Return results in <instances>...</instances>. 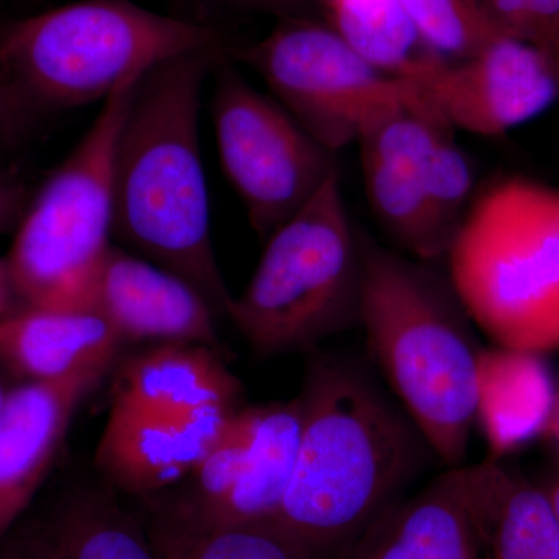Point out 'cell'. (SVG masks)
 Instances as JSON below:
<instances>
[{
	"instance_id": "cell-1",
	"label": "cell",
	"mask_w": 559,
	"mask_h": 559,
	"mask_svg": "<svg viewBox=\"0 0 559 559\" xmlns=\"http://www.w3.org/2000/svg\"><path fill=\"white\" fill-rule=\"evenodd\" d=\"M296 471L277 522L329 559L440 463L389 389L358 360L311 352Z\"/></svg>"
},
{
	"instance_id": "cell-2",
	"label": "cell",
	"mask_w": 559,
	"mask_h": 559,
	"mask_svg": "<svg viewBox=\"0 0 559 559\" xmlns=\"http://www.w3.org/2000/svg\"><path fill=\"white\" fill-rule=\"evenodd\" d=\"M230 49L194 51L148 70L114 157V238L189 282L218 318H227L234 296L213 252L200 112L205 80Z\"/></svg>"
},
{
	"instance_id": "cell-3",
	"label": "cell",
	"mask_w": 559,
	"mask_h": 559,
	"mask_svg": "<svg viewBox=\"0 0 559 559\" xmlns=\"http://www.w3.org/2000/svg\"><path fill=\"white\" fill-rule=\"evenodd\" d=\"M360 240L359 326L371 358L441 465H466L484 348L476 323L447 271L384 248L362 229Z\"/></svg>"
},
{
	"instance_id": "cell-4",
	"label": "cell",
	"mask_w": 559,
	"mask_h": 559,
	"mask_svg": "<svg viewBox=\"0 0 559 559\" xmlns=\"http://www.w3.org/2000/svg\"><path fill=\"white\" fill-rule=\"evenodd\" d=\"M230 49L212 25L131 0H79L0 28V75L33 110L105 102L121 84L194 51Z\"/></svg>"
},
{
	"instance_id": "cell-5",
	"label": "cell",
	"mask_w": 559,
	"mask_h": 559,
	"mask_svg": "<svg viewBox=\"0 0 559 559\" xmlns=\"http://www.w3.org/2000/svg\"><path fill=\"white\" fill-rule=\"evenodd\" d=\"M460 300L492 345L559 352V190L507 176L474 198L447 257Z\"/></svg>"
},
{
	"instance_id": "cell-6",
	"label": "cell",
	"mask_w": 559,
	"mask_h": 559,
	"mask_svg": "<svg viewBox=\"0 0 559 559\" xmlns=\"http://www.w3.org/2000/svg\"><path fill=\"white\" fill-rule=\"evenodd\" d=\"M266 241L249 285L227 308L250 347L260 356L311 353L359 326L362 240L340 171Z\"/></svg>"
},
{
	"instance_id": "cell-7",
	"label": "cell",
	"mask_w": 559,
	"mask_h": 559,
	"mask_svg": "<svg viewBox=\"0 0 559 559\" xmlns=\"http://www.w3.org/2000/svg\"><path fill=\"white\" fill-rule=\"evenodd\" d=\"M140 80L103 102L79 145L25 205L5 259L22 307H90L112 246L117 139Z\"/></svg>"
},
{
	"instance_id": "cell-8",
	"label": "cell",
	"mask_w": 559,
	"mask_h": 559,
	"mask_svg": "<svg viewBox=\"0 0 559 559\" xmlns=\"http://www.w3.org/2000/svg\"><path fill=\"white\" fill-rule=\"evenodd\" d=\"M230 55L255 70L274 100L333 153L356 142L384 110L415 102L406 81L374 68L319 22L286 16L270 35L231 47Z\"/></svg>"
},
{
	"instance_id": "cell-9",
	"label": "cell",
	"mask_w": 559,
	"mask_h": 559,
	"mask_svg": "<svg viewBox=\"0 0 559 559\" xmlns=\"http://www.w3.org/2000/svg\"><path fill=\"white\" fill-rule=\"evenodd\" d=\"M230 50L213 68L216 145L250 227L267 240L340 171L336 153L311 138L274 98L250 86L235 69Z\"/></svg>"
},
{
	"instance_id": "cell-10",
	"label": "cell",
	"mask_w": 559,
	"mask_h": 559,
	"mask_svg": "<svg viewBox=\"0 0 559 559\" xmlns=\"http://www.w3.org/2000/svg\"><path fill=\"white\" fill-rule=\"evenodd\" d=\"M399 76L415 100L452 130L484 138H499L536 119L559 98L551 62L509 35L462 61L426 53Z\"/></svg>"
},
{
	"instance_id": "cell-11",
	"label": "cell",
	"mask_w": 559,
	"mask_h": 559,
	"mask_svg": "<svg viewBox=\"0 0 559 559\" xmlns=\"http://www.w3.org/2000/svg\"><path fill=\"white\" fill-rule=\"evenodd\" d=\"M447 128L425 106L401 103L371 120L356 140L378 223L404 253L432 263L447 257L429 209L433 148Z\"/></svg>"
},
{
	"instance_id": "cell-12",
	"label": "cell",
	"mask_w": 559,
	"mask_h": 559,
	"mask_svg": "<svg viewBox=\"0 0 559 559\" xmlns=\"http://www.w3.org/2000/svg\"><path fill=\"white\" fill-rule=\"evenodd\" d=\"M240 411L160 415L112 403L95 463L114 491L151 498L190 476Z\"/></svg>"
},
{
	"instance_id": "cell-13",
	"label": "cell",
	"mask_w": 559,
	"mask_h": 559,
	"mask_svg": "<svg viewBox=\"0 0 559 559\" xmlns=\"http://www.w3.org/2000/svg\"><path fill=\"white\" fill-rule=\"evenodd\" d=\"M114 364L57 381L20 382L0 407V539L43 487L76 411Z\"/></svg>"
},
{
	"instance_id": "cell-14",
	"label": "cell",
	"mask_w": 559,
	"mask_h": 559,
	"mask_svg": "<svg viewBox=\"0 0 559 559\" xmlns=\"http://www.w3.org/2000/svg\"><path fill=\"white\" fill-rule=\"evenodd\" d=\"M124 342L198 344L219 349L215 314L204 296L153 261L110 246L90 297Z\"/></svg>"
},
{
	"instance_id": "cell-15",
	"label": "cell",
	"mask_w": 559,
	"mask_h": 559,
	"mask_svg": "<svg viewBox=\"0 0 559 559\" xmlns=\"http://www.w3.org/2000/svg\"><path fill=\"white\" fill-rule=\"evenodd\" d=\"M484 462L450 468L385 511L344 559H481Z\"/></svg>"
},
{
	"instance_id": "cell-16",
	"label": "cell",
	"mask_w": 559,
	"mask_h": 559,
	"mask_svg": "<svg viewBox=\"0 0 559 559\" xmlns=\"http://www.w3.org/2000/svg\"><path fill=\"white\" fill-rule=\"evenodd\" d=\"M95 308H22L0 322V366L20 382L57 381L116 362L121 345Z\"/></svg>"
},
{
	"instance_id": "cell-17",
	"label": "cell",
	"mask_w": 559,
	"mask_h": 559,
	"mask_svg": "<svg viewBox=\"0 0 559 559\" xmlns=\"http://www.w3.org/2000/svg\"><path fill=\"white\" fill-rule=\"evenodd\" d=\"M112 403L160 415L210 407L240 409L241 385L216 355L198 344H156L117 371Z\"/></svg>"
},
{
	"instance_id": "cell-18",
	"label": "cell",
	"mask_w": 559,
	"mask_h": 559,
	"mask_svg": "<svg viewBox=\"0 0 559 559\" xmlns=\"http://www.w3.org/2000/svg\"><path fill=\"white\" fill-rule=\"evenodd\" d=\"M557 385L544 355L492 345L477 364L476 423L491 457L525 447L550 429Z\"/></svg>"
},
{
	"instance_id": "cell-19",
	"label": "cell",
	"mask_w": 559,
	"mask_h": 559,
	"mask_svg": "<svg viewBox=\"0 0 559 559\" xmlns=\"http://www.w3.org/2000/svg\"><path fill=\"white\" fill-rule=\"evenodd\" d=\"M250 411L252 432L240 480L212 516H193L197 520L212 524L277 521L296 471L304 409L297 396Z\"/></svg>"
},
{
	"instance_id": "cell-20",
	"label": "cell",
	"mask_w": 559,
	"mask_h": 559,
	"mask_svg": "<svg viewBox=\"0 0 559 559\" xmlns=\"http://www.w3.org/2000/svg\"><path fill=\"white\" fill-rule=\"evenodd\" d=\"M146 535L159 559H329L277 521L212 524L156 503Z\"/></svg>"
},
{
	"instance_id": "cell-21",
	"label": "cell",
	"mask_w": 559,
	"mask_h": 559,
	"mask_svg": "<svg viewBox=\"0 0 559 559\" xmlns=\"http://www.w3.org/2000/svg\"><path fill=\"white\" fill-rule=\"evenodd\" d=\"M33 528L53 559H159L145 527L120 506L108 485L70 492Z\"/></svg>"
},
{
	"instance_id": "cell-22",
	"label": "cell",
	"mask_w": 559,
	"mask_h": 559,
	"mask_svg": "<svg viewBox=\"0 0 559 559\" xmlns=\"http://www.w3.org/2000/svg\"><path fill=\"white\" fill-rule=\"evenodd\" d=\"M481 549L488 559H559V521L543 488L485 460Z\"/></svg>"
},
{
	"instance_id": "cell-23",
	"label": "cell",
	"mask_w": 559,
	"mask_h": 559,
	"mask_svg": "<svg viewBox=\"0 0 559 559\" xmlns=\"http://www.w3.org/2000/svg\"><path fill=\"white\" fill-rule=\"evenodd\" d=\"M330 27L374 68L399 76L426 53L400 0H322Z\"/></svg>"
},
{
	"instance_id": "cell-24",
	"label": "cell",
	"mask_w": 559,
	"mask_h": 559,
	"mask_svg": "<svg viewBox=\"0 0 559 559\" xmlns=\"http://www.w3.org/2000/svg\"><path fill=\"white\" fill-rule=\"evenodd\" d=\"M423 46L448 61H462L506 35L481 0H400Z\"/></svg>"
},
{
	"instance_id": "cell-25",
	"label": "cell",
	"mask_w": 559,
	"mask_h": 559,
	"mask_svg": "<svg viewBox=\"0 0 559 559\" xmlns=\"http://www.w3.org/2000/svg\"><path fill=\"white\" fill-rule=\"evenodd\" d=\"M454 131L452 128L441 131L429 178L430 216L447 253L476 198L473 162L455 142Z\"/></svg>"
},
{
	"instance_id": "cell-26",
	"label": "cell",
	"mask_w": 559,
	"mask_h": 559,
	"mask_svg": "<svg viewBox=\"0 0 559 559\" xmlns=\"http://www.w3.org/2000/svg\"><path fill=\"white\" fill-rule=\"evenodd\" d=\"M500 31L535 47L559 75V0H481Z\"/></svg>"
},
{
	"instance_id": "cell-27",
	"label": "cell",
	"mask_w": 559,
	"mask_h": 559,
	"mask_svg": "<svg viewBox=\"0 0 559 559\" xmlns=\"http://www.w3.org/2000/svg\"><path fill=\"white\" fill-rule=\"evenodd\" d=\"M33 112L17 91L0 75V148L17 138Z\"/></svg>"
},
{
	"instance_id": "cell-28",
	"label": "cell",
	"mask_w": 559,
	"mask_h": 559,
	"mask_svg": "<svg viewBox=\"0 0 559 559\" xmlns=\"http://www.w3.org/2000/svg\"><path fill=\"white\" fill-rule=\"evenodd\" d=\"M0 559H53L35 528L11 530L0 539Z\"/></svg>"
},
{
	"instance_id": "cell-29",
	"label": "cell",
	"mask_w": 559,
	"mask_h": 559,
	"mask_svg": "<svg viewBox=\"0 0 559 559\" xmlns=\"http://www.w3.org/2000/svg\"><path fill=\"white\" fill-rule=\"evenodd\" d=\"M27 202L25 187L9 176L0 175V234L20 223Z\"/></svg>"
},
{
	"instance_id": "cell-30",
	"label": "cell",
	"mask_w": 559,
	"mask_h": 559,
	"mask_svg": "<svg viewBox=\"0 0 559 559\" xmlns=\"http://www.w3.org/2000/svg\"><path fill=\"white\" fill-rule=\"evenodd\" d=\"M5 259H0V322L22 310Z\"/></svg>"
},
{
	"instance_id": "cell-31",
	"label": "cell",
	"mask_w": 559,
	"mask_h": 559,
	"mask_svg": "<svg viewBox=\"0 0 559 559\" xmlns=\"http://www.w3.org/2000/svg\"><path fill=\"white\" fill-rule=\"evenodd\" d=\"M223 5L241 10L271 11L283 16H289V11L296 10L304 0H213Z\"/></svg>"
},
{
	"instance_id": "cell-32",
	"label": "cell",
	"mask_w": 559,
	"mask_h": 559,
	"mask_svg": "<svg viewBox=\"0 0 559 559\" xmlns=\"http://www.w3.org/2000/svg\"><path fill=\"white\" fill-rule=\"evenodd\" d=\"M543 491L544 495H546L547 500H549L555 516H557L559 521V477L550 485L549 488H543Z\"/></svg>"
},
{
	"instance_id": "cell-33",
	"label": "cell",
	"mask_w": 559,
	"mask_h": 559,
	"mask_svg": "<svg viewBox=\"0 0 559 559\" xmlns=\"http://www.w3.org/2000/svg\"><path fill=\"white\" fill-rule=\"evenodd\" d=\"M7 377H10V374L0 366V407H2L3 401H5L7 395H9L10 389L13 388V385H10Z\"/></svg>"
},
{
	"instance_id": "cell-34",
	"label": "cell",
	"mask_w": 559,
	"mask_h": 559,
	"mask_svg": "<svg viewBox=\"0 0 559 559\" xmlns=\"http://www.w3.org/2000/svg\"><path fill=\"white\" fill-rule=\"evenodd\" d=\"M550 428L554 430L555 436H557L559 439V401L557 412H555L554 421H551Z\"/></svg>"
}]
</instances>
